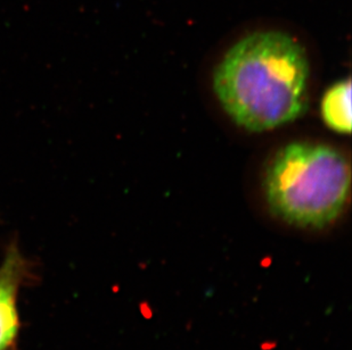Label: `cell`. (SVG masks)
Listing matches in <instances>:
<instances>
[{"instance_id":"cell-1","label":"cell","mask_w":352,"mask_h":350,"mask_svg":"<svg viewBox=\"0 0 352 350\" xmlns=\"http://www.w3.org/2000/svg\"><path fill=\"white\" fill-rule=\"evenodd\" d=\"M306 49L285 31H253L237 40L213 73L217 100L237 126L265 132L300 119L309 105Z\"/></svg>"},{"instance_id":"cell-4","label":"cell","mask_w":352,"mask_h":350,"mask_svg":"<svg viewBox=\"0 0 352 350\" xmlns=\"http://www.w3.org/2000/svg\"><path fill=\"white\" fill-rule=\"evenodd\" d=\"M320 114L329 129L349 135L351 131V81L341 80L326 90L320 103Z\"/></svg>"},{"instance_id":"cell-2","label":"cell","mask_w":352,"mask_h":350,"mask_svg":"<svg viewBox=\"0 0 352 350\" xmlns=\"http://www.w3.org/2000/svg\"><path fill=\"white\" fill-rule=\"evenodd\" d=\"M350 165L339 149L292 142L267 167L263 191L270 211L299 228L320 229L339 218L350 194Z\"/></svg>"},{"instance_id":"cell-3","label":"cell","mask_w":352,"mask_h":350,"mask_svg":"<svg viewBox=\"0 0 352 350\" xmlns=\"http://www.w3.org/2000/svg\"><path fill=\"white\" fill-rule=\"evenodd\" d=\"M30 275V264L15 244L7 248L0 264V350L13 348L20 331L17 297Z\"/></svg>"}]
</instances>
